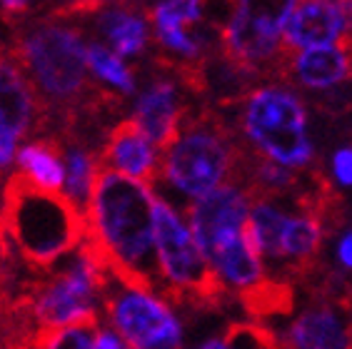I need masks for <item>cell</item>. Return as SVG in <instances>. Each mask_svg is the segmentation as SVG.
Wrapping results in <instances>:
<instances>
[{"label": "cell", "instance_id": "obj_1", "mask_svg": "<svg viewBox=\"0 0 352 349\" xmlns=\"http://www.w3.org/2000/svg\"><path fill=\"white\" fill-rule=\"evenodd\" d=\"M155 202L150 182L102 170L85 207L88 242L108 272L160 292L155 264Z\"/></svg>", "mask_w": 352, "mask_h": 349}, {"label": "cell", "instance_id": "obj_2", "mask_svg": "<svg viewBox=\"0 0 352 349\" xmlns=\"http://www.w3.org/2000/svg\"><path fill=\"white\" fill-rule=\"evenodd\" d=\"M0 222L8 249L33 269H50L82 247L85 212L58 192L30 188L10 174L0 190Z\"/></svg>", "mask_w": 352, "mask_h": 349}, {"label": "cell", "instance_id": "obj_3", "mask_svg": "<svg viewBox=\"0 0 352 349\" xmlns=\"http://www.w3.org/2000/svg\"><path fill=\"white\" fill-rule=\"evenodd\" d=\"M248 150L217 117L188 115L180 133L163 148L157 168V195L185 210L243 170Z\"/></svg>", "mask_w": 352, "mask_h": 349}, {"label": "cell", "instance_id": "obj_4", "mask_svg": "<svg viewBox=\"0 0 352 349\" xmlns=\"http://www.w3.org/2000/svg\"><path fill=\"white\" fill-rule=\"evenodd\" d=\"M237 128L248 153L283 168L305 172L315 165V140L302 98L283 82L248 90L240 102Z\"/></svg>", "mask_w": 352, "mask_h": 349}, {"label": "cell", "instance_id": "obj_5", "mask_svg": "<svg viewBox=\"0 0 352 349\" xmlns=\"http://www.w3.org/2000/svg\"><path fill=\"white\" fill-rule=\"evenodd\" d=\"M88 43L65 21H41L23 30L15 60L43 105L70 113L90 93Z\"/></svg>", "mask_w": 352, "mask_h": 349}, {"label": "cell", "instance_id": "obj_6", "mask_svg": "<svg viewBox=\"0 0 352 349\" xmlns=\"http://www.w3.org/2000/svg\"><path fill=\"white\" fill-rule=\"evenodd\" d=\"M108 267L88 242L73 255L47 269L18 300L38 329H58L70 324L100 322L102 289Z\"/></svg>", "mask_w": 352, "mask_h": 349}, {"label": "cell", "instance_id": "obj_7", "mask_svg": "<svg viewBox=\"0 0 352 349\" xmlns=\"http://www.w3.org/2000/svg\"><path fill=\"white\" fill-rule=\"evenodd\" d=\"M155 264L160 295L170 302L217 307L228 297L195 242L185 212L160 195L155 202Z\"/></svg>", "mask_w": 352, "mask_h": 349}, {"label": "cell", "instance_id": "obj_8", "mask_svg": "<svg viewBox=\"0 0 352 349\" xmlns=\"http://www.w3.org/2000/svg\"><path fill=\"white\" fill-rule=\"evenodd\" d=\"M102 312L128 349H183L185 329L155 287L108 272Z\"/></svg>", "mask_w": 352, "mask_h": 349}, {"label": "cell", "instance_id": "obj_9", "mask_svg": "<svg viewBox=\"0 0 352 349\" xmlns=\"http://www.w3.org/2000/svg\"><path fill=\"white\" fill-rule=\"evenodd\" d=\"M298 0H232L220 25L223 58L248 75L283 70L285 25Z\"/></svg>", "mask_w": 352, "mask_h": 349}, {"label": "cell", "instance_id": "obj_10", "mask_svg": "<svg viewBox=\"0 0 352 349\" xmlns=\"http://www.w3.org/2000/svg\"><path fill=\"white\" fill-rule=\"evenodd\" d=\"M252 197V190L245 182L235 180L190 202L183 210L205 260H210L220 247L248 232Z\"/></svg>", "mask_w": 352, "mask_h": 349}, {"label": "cell", "instance_id": "obj_11", "mask_svg": "<svg viewBox=\"0 0 352 349\" xmlns=\"http://www.w3.org/2000/svg\"><path fill=\"white\" fill-rule=\"evenodd\" d=\"M43 120V102L15 58H0V172L15 168L23 137Z\"/></svg>", "mask_w": 352, "mask_h": 349}, {"label": "cell", "instance_id": "obj_12", "mask_svg": "<svg viewBox=\"0 0 352 349\" xmlns=\"http://www.w3.org/2000/svg\"><path fill=\"white\" fill-rule=\"evenodd\" d=\"M188 115L190 110L180 82L155 75L153 80H148V85L138 90L135 105L128 120L148 135L157 148H165L180 133Z\"/></svg>", "mask_w": 352, "mask_h": 349}, {"label": "cell", "instance_id": "obj_13", "mask_svg": "<svg viewBox=\"0 0 352 349\" xmlns=\"http://www.w3.org/2000/svg\"><path fill=\"white\" fill-rule=\"evenodd\" d=\"M163 148H157L148 135L138 130L130 120L118 122L100 145L102 170L140 182H155Z\"/></svg>", "mask_w": 352, "mask_h": 349}, {"label": "cell", "instance_id": "obj_14", "mask_svg": "<svg viewBox=\"0 0 352 349\" xmlns=\"http://www.w3.org/2000/svg\"><path fill=\"white\" fill-rule=\"evenodd\" d=\"M322 240H325V222H322L318 200L300 197V207H290L285 217L278 240V255L272 264H280L298 275L302 269L312 267L315 257L320 255Z\"/></svg>", "mask_w": 352, "mask_h": 349}, {"label": "cell", "instance_id": "obj_15", "mask_svg": "<svg viewBox=\"0 0 352 349\" xmlns=\"http://www.w3.org/2000/svg\"><path fill=\"white\" fill-rule=\"evenodd\" d=\"M345 38V10L342 3L327 0H298L290 21L285 25V55L307 47L340 45Z\"/></svg>", "mask_w": 352, "mask_h": 349}, {"label": "cell", "instance_id": "obj_16", "mask_svg": "<svg viewBox=\"0 0 352 349\" xmlns=\"http://www.w3.org/2000/svg\"><path fill=\"white\" fill-rule=\"evenodd\" d=\"M287 80L310 93H327L345 85L352 78V55L342 43L340 45L307 47L298 53H287L283 63Z\"/></svg>", "mask_w": 352, "mask_h": 349}, {"label": "cell", "instance_id": "obj_17", "mask_svg": "<svg viewBox=\"0 0 352 349\" xmlns=\"http://www.w3.org/2000/svg\"><path fill=\"white\" fill-rule=\"evenodd\" d=\"M283 342L287 349H352V329L335 304H310L290 322Z\"/></svg>", "mask_w": 352, "mask_h": 349}, {"label": "cell", "instance_id": "obj_18", "mask_svg": "<svg viewBox=\"0 0 352 349\" xmlns=\"http://www.w3.org/2000/svg\"><path fill=\"white\" fill-rule=\"evenodd\" d=\"M95 27L108 45L122 60H135L148 53L153 41V25L142 10L133 5H110L95 13Z\"/></svg>", "mask_w": 352, "mask_h": 349}, {"label": "cell", "instance_id": "obj_19", "mask_svg": "<svg viewBox=\"0 0 352 349\" xmlns=\"http://www.w3.org/2000/svg\"><path fill=\"white\" fill-rule=\"evenodd\" d=\"M15 174L30 188L63 195V185H65L63 150L50 137H35L23 142L15 157Z\"/></svg>", "mask_w": 352, "mask_h": 349}, {"label": "cell", "instance_id": "obj_20", "mask_svg": "<svg viewBox=\"0 0 352 349\" xmlns=\"http://www.w3.org/2000/svg\"><path fill=\"white\" fill-rule=\"evenodd\" d=\"M63 162H65V185H63V197L70 200L78 210L85 212L90 195L95 190V182L100 177V153L90 150L82 142H70L63 150Z\"/></svg>", "mask_w": 352, "mask_h": 349}, {"label": "cell", "instance_id": "obj_21", "mask_svg": "<svg viewBox=\"0 0 352 349\" xmlns=\"http://www.w3.org/2000/svg\"><path fill=\"white\" fill-rule=\"evenodd\" d=\"M88 73L90 80L95 85L105 87L108 93L116 98H130L138 93V75L135 70L128 65V60H122L120 55L113 53L108 45L102 43H88Z\"/></svg>", "mask_w": 352, "mask_h": 349}, {"label": "cell", "instance_id": "obj_22", "mask_svg": "<svg viewBox=\"0 0 352 349\" xmlns=\"http://www.w3.org/2000/svg\"><path fill=\"white\" fill-rule=\"evenodd\" d=\"M100 322L70 324L58 329H38L28 349H93Z\"/></svg>", "mask_w": 352, "mask_h": 349}, {"label": "cell", "instance_id": "obj_23", "mask_svg": "<svg viewBox=\"0 0 352 349\" xmlns=\"http://www.w3.org/2000/svg\"><path fill=\"white\" fill-rule=\"evenodd\" d=\"M153 10L170 15V18H175L188 27H195L205 21L208 0H157Z\"/></svg>", "mask_w": 352, "mask_h": 349}, {"label": "cell", "instance_id": "obj_24", "mask_svg": "<svg viewBox=\"0 0 352 349\" xmlns=\"http://www.w3.org/2000/svg\"><path fill=\"white\" fill-rule=\"evenodd\" d=\"M330 177L335 185L352 190V145L338 148L330 157Z\"/></svg>", "mask_w": 352, "mask_h": 349}, {"label": "cell", "instance_id": "obj_25", "mask_svg": "<svg viewBox=\"0 0 352 349\" xmlns=\"http://www.w3.org/2000/svg\"><path fill=\"white\" fill-rule=\"evenodd\" d=\"M335 257L345 269H352V229L340 232L338 242H335Z\"/></svg>", "mask_w": 352, "mask_h": 349}, {"label": "cell", "instance_id": "obj_26", "mask_svg": "<svg viewBox=\"0 0 352 349\" xmlns=\"http://www.w3.org/2000/svg\"><path fill=\"white\" fill-rule=\"evenodd\" d=\"M93 349H128V347L122 344V339L113 332V329L100 327L98 329V335H95Z\"/></svg>", "mask_w": 352, "mask_h": 349}, {"label": "cell", "instance_id": "obj_27", "mask_svg": "<svg viewBox=\"0 0 352 349\" xmlns=\"http://www.w3.org/2000/svg\"><path fill=\"white\" fill-rule=\"evenodd\" d=\"M35 0H0V10L8 15H23Z\"/></svg>", "mask_w": 352, "mask_h": 349}, {"label": "cell", "instance_id": "obj_28", "mask_svg": "<svg viewBox=\"0 0 352 349\" xmlns=\"http://www.w3.org/2000/svg\"><path fill=\"white\" fill-rule=\"evenodd\" d=\"M195 349H232V344L223 337H210V339H205V342H200Z\"/></svg>", "mask_w": 352, "mask_h": 349}, {"label": "cell", "instance_id": "obj_29", "mask_svg": "<svg viewBox=\"0 0 352 349\" xmlns=\"http://www.w3.org/2000/svg\"><path fill=\"white\" fill-rule=\"evenodd\" d=\"M8 242H6V235H3V222H0V257H8Z\"/></svg>", "mask_w": 352, "mask_h": 349}, {"label": "cell", "instance_id": "obj_30", "mask_svg": "<svg viewBox=\"0 0 352 349\" xmlns=\"http://www.w3.org/2000/svg\"><path fill=\"white\" fill-rule=\"evenodd\" d=\"M90 3H98V5H100V3H120V0H90Z\"/></svg>", "mask_w": 352, "mask_h": 349}, {"label": "cell", "instance_id": "obj_31", "mask_svg": "<svg viewBox=\"0 0 352 349\" xmlns=\"http://www.w3.org/2000/svg\"><path fill=\"white\" fill-rule=\"evenodd\" d=\"M327 3H347V0H327Z\"/></svg>", "mask_w": 352, "mask_h": 349}, {"label": "cell", "instance_id": "obj_32", "mask_svg": "<svg viewBox=\"0 0 352 349\" xmlns=\"http://www.w3.org/2000/svg\"><path fill=\"white\" fill-rule=\"evenodd\" d=\"M0 309H3V292H0Z\"/></svg>", "mask_w": 352, "mask_h": 349}, {"label": "cell", "instance_id": "obj_33", "mask_svg": "<svg viewBox=\"0 0 352 349\" xmlns=\"http://www.w3.org/2000/svg\"><path fill=\"white\" fill-rule=\"evenodd\" d=\"M0 282H3V277H0Z\"/></svg>", "mask_w": 352, "mask_h": 349}, {"label": "cell", "instance_id": "obj_34", "mask_svg": "<svg viewBox=\"0 0 352 349\" xmlns=\"http://www.w3.org/2000/svg\"><path fill=\"white\" fill-rule=\"evenodd\" d=\"M0 190H3V188H0Z\"/></svg>", "mask_w": 352, "mask_h": 349}]
</instances>
